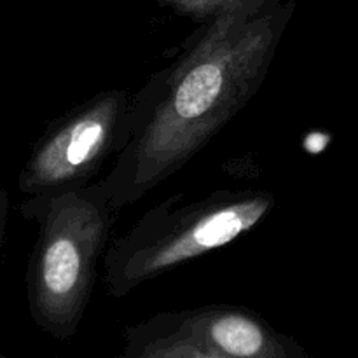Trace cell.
<instances>
[{
  "instance_id": "cell-3",
  "label": "cell",
  "mask_w": 358,
  "mask_h": 358,
  "mask_svg": "<svg viewBox=\"0 0 358 358\" xmlns=\"http://www.w3.org/2000/svg\"><path fill=\"white\" fill-rule=\"evenodd\" d=\"M276 206L261 189H220L196 201L175 194L147 210L103 257L108 296L122 299L143 283L224 248L250 233Z\"/></svg>"
},
{
  "instance_id": "cell-6",
  "label": "cell",
  "mask_w": 358,
  "mask_h": 358,
  "mask_svg": "<svg viewBox=\"0 0 358 358\" xmlns=\"http://www.w3.org/2000/svg\"><path fill=\"white\" fill-rule=\"evenodd\" d=\"M180 16L189 17L196 23H210L231 14L261 13L278 0H157Z\"/></svg>"
},
{
  "instance_id": "cell-5",
  "label": "cell",
  "mask_w": 358,
  "mask_h": 358,
  "mask_svg": "<svg viewBox=\"0 0 358 358\" xmlns=\"http://www.w3.org/2000/svg\"><path fill=\"white\" fill-rule=\"evenodd\" d=\"M126 358H304L306 350L261 313L205 304L149 315L122 331Z\"/></svg>"
},
{
  "instance_id": "cell-2",
  "label": "cell",
  "mask_w": 358,
  "mask_h": 358,
  "mask_svg": "<svg viewBox=\"0 0 358 358\" xmlns=\"http://www.w3.org/2000/svg\"><path fill=\"white\" fill-rule=\"evenodd\" d=\"M20 213L37 224L27 269L28 311L42 332L66 341L83 324L121 210L93 182L52 198H27Z\"/></svg>"
},
{
  "instance_id": "cell-4",
  "label": "cell",
  "mask_w": 358,
  "mask_h": 358,
  "mask_svg": "<svg viewBox=\"0 0 358 358\" xmlns=\"http://www.w3.org/2000/svg\"><path fill=\"white\" fill-rule=\"evenodd\" d=\"M135 108L136 91L107 90L59 115L24 161L17 189L28 198H52L93 184L129 142Z\"/></svg>"
},
{
  "instance_id": "cell-1",
  "label": "cell",
  "mask_w": 358,
  "mask_h": 358,
  "mask_svg": "<svg viewBox=\"0 0 358 358\" xmlns=\"http://www.w3.org/2000/svg\"><path fill=\"white\" fill-rule=\"evenodd\" d=\"M296 3L199 24L182 52L136 91L135 126L94 184L117 210L159 187L205 149L264 84Z\"/></svg>"
},
{
  "instance_id": "cell-7",
  "label": "cell",
  "mask_w": 358,
  "mask_h": 358,
  "mask_svg": "<svg viewBox=\"0 0 358 358\" xmlns=\"http://www.w3.org/2000/svg\"><path fill=\"white\" fill-rule=\"evenodd\" d=\"M7 222H9V196H7L6 189L0 185V248L6 240Z\"/></svg>"
}]
</instances>
